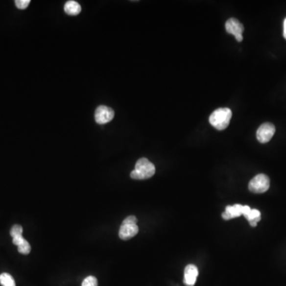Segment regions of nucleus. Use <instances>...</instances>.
<instances>
[{
    "instance_id": "f257e3e1",
    "label": "nucleus",
    "mask_w": 286,
    "mask_h": 286,
    "mask_svg": "<svg viewBox=\"0 0 286 286\" xmlns=\"http://www.w3.org/2000/svg\"><path fill=\"white\" fill-rule=\"evenodd\" d=\"M232 117V110L227 107H222L213 112L209 117V122L217 130L223 131L229 126Z\"/></svg>"
},
{
    "instance_id": "f03ea898",
    "label": "nucleus",
    "mask_w": 286,
    "mask_h": 286,
    "mask_svg": "<svg viewBox=\"0 0 286 286\" xmlns=\"http://www.w3.org/2000/svg\"><path fill=\"white\" fill-rule=\"evenodd\" d=\"M155 167L147 158H140L135 165V168L131 173V177L135 180H145L155 174Z\"/></svg>"
},
{
    "instance_id": "7ed1b4c3",
    "label": "nucleus",
    "mask_w": 286,
    "mask_h": 286,
    "mask_svg": "<svg viewBox=\"0 0 286 286\" xmlns=\"http://www.w3.org/2000/svg\"><path fill=\"white\" fill-rule=\"evenodd\" d=\"M269 178L265 174H258L250 181L249 190L254 193H264L269 190Z\"/></svg>"
},
{
    "instance_id": "20e7f679",
    "label": "nucleus",
    "mask_w": 286,
    "mask_h": 286,
    "mask_svg": "<svg viewBox=\"0 0 286 286\" xmlns=\"http://www.w3.org/2000/svg\"><path fill=\"white\" fill-rule=\"evenodd\" d=\"M225 28L227 33L235 36L236 40L238 42H241L243 40L242 33L244 31V26L238 21V19L235 18L228 19L226 22Z\"/></svg>"
},
{
    "instance_id": "39448f33",
    "label": "nucleus",
    "mask_w": 286,
    "mask_h": 286,
    "mask_svg": "<svg viewBox=\"0 0 286 286\" xmlns=\"http://www.w3.org/2000/svg\"><path fill=\"white\" fill-rule=\"evenodd\" d=\"M276 129L274 124L270 122H265L259 126L257 131V139L259 143H267L271 140L275 134Z\"/></svg>"
},
{
    "instance_id": "423d86ee",
    "label": "nucleus",
    "mask_w": 286,
    "mask_h": 286,
    "mask_svg": "<svg viewBox=\"0 0 286 286\" xmlns=\"http://www.w3.org/2000/svg\"><path fill=\"white\" fill-rule=\"evenodd\" d=\"M115 117V112L111 107L100 105L97 107L95 112V122L98 124H106L111 122Z\"/></svg>"
},
{
    "instance_id": "0eeeda50",
    "label": "nucleus",
    "mask_w": 286,
    "mask_h": 286,
    "mask_svg": "<svg viewBox=\"0 0 286 286\" xmlns=\"http://www.w3.org/2000/svg\"><path fill=\"white\" fill-rule=\"evenodd\" d=\"M139 230L137 224L122 223L119 232V236L121 239L129 240L139 233Z\"/></svg>"
},
{
    "instance_id": "6e6552de",
    "label": "nucleus",
    "mask_w": 286,
    "mask_h": 286,
    "mask_svg": "<svg viewBox=\"0 0 286 286\" xmlns=\"http://www.w3.org/2000/svg\"><path fill=\"white\" fill-rule=\"evenodd\" d=\"M198 274H199V271L196 265L192 264L188 265L185 267V272H184V283L185 286H193L196 284Z\"/></svg>"
},
{
    "instance_id": "1a4fd4ad",
    "label": "nucleus",
    "mask_w": 286,
    "mask_h": 286,
    "mask_svg": "<svg viewBox=\"0 0 286 286\" xmlns=\"http://www.w3.org/2000/svg\"><path fill=\"white\" fill-rule=\"evenodd\" d=\"M242 214L249 221L250 226L253 227H256L259 221L261 220V213L258 209H250L247 205L243 206Z\"/></svg>"
},
{
    "instance_id": "9d476101",
    "label": "nucleus",
    "mask_w": 286,
    "mask_h": 286,
    "mask_svg": "<svg viewBox=\"0 0 286 286\" xmlns=\"http://www.w3.org/2000/svg\"><path fill=\"white\" fill-rule=\"evenodd\" d=\"M243 213V205L235 204L232 206L226 207L225 212L222 214V217L225 220H229L236 217L241 216Z\"/></svg>"
},
{
    "instance_id": "9b49d317",
    "label": "nucleus",
    "mask_w": 286,
    "mask_h": 286,
    "mask_svg": "<svg viewBox=\"0 0 286 286\" xmlns=\"http://www.w3.org/2000/svg\"><path fill=\"white\" fill-rule=\"evenodd\" d=\"M65 12L71 16H76L81 12V6L76 1H68L64 6Z\"/></svg>"
},
{
    "instance_id": "f8f14e48",
    "label": "nucleus",
    "mask_w": 286,
    "mask_h": 286,
    "mask_svg": "<svg viewBox=\"0 0 286 286\" xmlns=\"http://www.w3.org/2000/svg\"><path fill=\"white\" fill-rule=\"evenodd\" d=\"M0 284L2 286H16L15 279L8 273H2L0 274Z\"/></svg>"
},
{
    "instance_id": "ddd939ff",
    "label": "nucleus",
    "mask_w": 286,
    "mask_h": 286,
    "mask_svg": "<svg viewBox=\"0 0 286 286\" xmlns=\"http://www.w3.org/2000/svg\"><path fill=\"white\" fill-rule=\"evenodd\" d=\"M98 281L94 276H89L83 281L81 286H97Z\"/></svg>"
},
{
    "instance_id": "4468645a",
    "label": "nucleus",
    "mask_w": 286,
    "mask_h": 286,
    "mask_svg": "<svg viewBox=\"0 0 286 286\" xmlns=\"http://www.w3.org/2000/svg\"><path fill=\"white\" fill-rule=\"evenodd\" d=\"M18 250L22 255H29L30 250H31V246H30V243L27 241H25L24 244L18 246Z\"/></svg>"
},
{
    "instance_id": "2eb2a0df",
    "label": "nucleus",
    "mask_w": 286,
    "mask_h": 286,
    "mask_svg": "<svg viewBox=\"0 0 286 286\" xmlns=\"http://www.w3.org/2000/svg\"><path fill=\"white\" fill-rule=\"evenodd\" d=\"M23 232H24L23 227L19 225V224H15V225H14L11 227L10 234H11V237L13 238V237H15V236L23 235Z\"/></svg>"
},
{
    "instance_id": "dca6fc26",
    "label": "nucleus",
    "mask_w": 286,
    "mask_h": 286,
    "mask_svg": "<svg viewBox=\"0 0 286 286\" xmlns=\"http://www.w3.org/2000/svg\"><path fill=\"white\" fill-rule=\"evenodd\" d=\"M30 3V0H17V1H15V5L20 10H25Z\"/></svg>"
},
{
    "instance_id": "f3484780",
    "label": "nucleus",
    "mask_w": 286,
    "mask_h": 286,
    "mask_svg": "<svg viewBox=\"0 0 286 286\" xmlns=\"http://www.w3.org/2000/svg\"><path fill=\"white\" fill-rule=\"evenodd\" d=\"M26 240L24 238L23 235H20V236H16L15 237H13V243L16 245L17 246H21L22 244H24V242H25Z\"/></svg>"
},
{
    "instance_id": "a211bd4d",
    "label": "nucleus",
    "mask_w": 286,
    "mask_h": 286,
    "mask_svg": "<svg viewBox=\"0 0 286 286\" xmlns=\"http://www.w3.org/2000/svg\"><path fill=\"white\" fill-rule=\"evenodd\" d=\"M122 223H134V224H137L138 219L135 215H130L123 220Z\"/></svg>"
},
{
    "instance_id": "6ab92c4d",
    "label": "nucleus",
    "mask_w": 286,
    "mask_h": 286,
    "mask_svg": "<svg viewBox=\"0 0 286 286\" xmlns=\"http://www.w3.org/2000/svg\"><path fill=\"white\" fill-rule=\"evenodd\" d=\"M283 36L286 39V18L284 20V30H283Z\"/></svg>"
}]
</instances>
